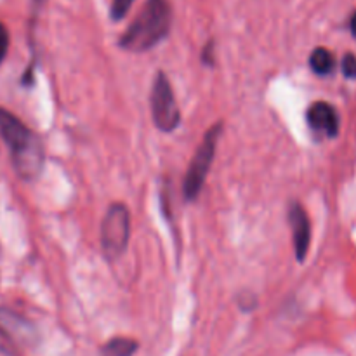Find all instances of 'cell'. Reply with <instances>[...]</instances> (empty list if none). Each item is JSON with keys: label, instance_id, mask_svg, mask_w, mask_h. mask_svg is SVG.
<instances>
[{"label": "cell", "instance_id": "11", "mask_svg": "<svg viewBox=\"0 0 356 356\" xmlns=\"http://www.w3.org/2000/svg\"><path fill=\"white\" fill-rule=\"evenodd\" d=\"M132 2H134V0H113V3H111V10H110L111 17H113L115 21H120L122 17L129 13Z\"/></svg>", "mask_w": 356, "mask_h": 356}, {"label": "cell", "instance_id": "4", "mask_svg": "<svg viewBox=\"0 0 356 356\" xmlns=\"http://www.w3.org/2000/svg\"><path fill=\"white\" fill-rule=\"evenodd\" d=\"M131 236V214L124 204L108 207L101 225V247L106 259L115 261L125 252Z\"/></svg>", "mask_w": 356, "mask_h": 356}, {"label": "cell", "instance_id": "7", "mask_svg": "<svg viewBox=\"0 0 356 356\" xmlns=\"http://www.w3.org/2000/svg\"><path fill=\"white\" fill-rule=\"evenodd\" d=\"M306 118H308V125L315 134L336 138L337 132H339V115H337L336 108L325 101L313 103L306 113Z\"/></svg>", "mask_w": 356, "mask_h": 356}, {"label": "cell", "instance_id": "1", "mask_svg": "<svg viewBox=\"0 0 356 356\" xmlns=\"http://www.w3.org/2000/svg\"><path fill=\"white\" fill-rule=\"evenodd\" d=\"M0 136L9 148L17 176L26 181L35 179L40 174L45 160L40 138L6 110H0Z\"/></svg>", "mask_w": 356, "mask_h": 356}, {"label": "cell", "instance_id": "3", "mask_svg": "<svg viewBox=\"0 0 356 356\" xmlns=\"http://www.w3.org/2000/svg\"><path fill=\"white\" fill-rule=\"evenodd\" d=\"M222 124H214L204 136V141L200 143L198 149L191 159L190 167H188L186 177H184V197L186 200H195L200 195L204 188L207 174L211 170L212 160L216 155V146H218L219 138H221Z\"/></svg>", "mask_w": 356, "mask_h": 356}, {"label": "cell", "instance_id": "5", "mask_svg": "<svg viewBox=\"0 0 356 356\" xmlns=\"http://www.w3.org/2000/svg\"><path fill=\"white\" fill-rule=\"evenodd\" d=\"M152 117L156 127L163 132H172L181 122V111L174 97L172 86L165 73L160 72L152 89Z\"/></svg>", "mask_w": 356, "mask_h": 356}, {"label": "cell", "instance_id": "10", "mask_svg": "<svg viewBox=\"0 0 356 356\" xmlns=\"http://www.w3.org/2000/svg\"><path fill=\"white\" fill-rule=\"evenodd\" d=\"M138 350V343L129 337H115L103 348V356H132Z\"/></svg>", "mask_w": 356, "mask_h": 356}, {"label": "cell", "instance_id": "9", "mask_svg": "<svg viewBox=\"0 0 356 356\" xmlns=\"http://www.w3.org/2000/svg\"><path fill=\"white\" fill-rule=\"evenodd\" d=\"M309 65H312V70L316 73V75H330L336 68V58H334L332 52L325 47H316L315 51L309 56Z\"/></svg>", "mask_w": 356, "mask_h": 356}, {"label": "cell", "instance_id": "15", "mask_svg": "<svg viewBox=\"0 0 356 356\" xmlns=\"http://www.w3.org/2000/svg\"><path fill=\"white\" fill-rule=\"evenodd\" d=\"M350 28H351V33H353V37L356 38V13L351 16V21H350Z\"/></svg>", "mask_w": 356, "mask_h": 356}, {"label": "cell", "instance_id": "12", "mask_svg": "<svg viewBox=\"0 0 356 356\" xmlns=\"http://www.w3.org/2000/svg\"><path fill=\"white\" fill-rule=\"evenodd\" d=\"M343 73L348 79H356V56L355 54H346L343 58Z\"/></svg>", "mask_w": 356, "mask_h": 356}, {"label": "cell", "instance_id": "6", "mask_svg": "<svg viewBox=\"0 0 356 356\" xmlns=\"http://www.w3.org/2000/svg\"><path fill=\"white\" fill-rule=\"evenodd\" d=\"M0 336L16 344H31L37 337L33 325L17 313L7 308H0Z\"/></svg>", "mask_w": 356, "mask_h": 356}, {"label": "cell", "instance_id": "14", "mask_svg": "<svg viewBox=\"0 0 356 356\" xmlns=\"http://www.w3.org/2000/svg\"><path fill=\"white\" fill-rule=\"evenodd\" d=\"M204 61L207 63V65H212V42L207 45V47H205V51H204Z\"/></svg>", "mask_w": 356, "mask_h": 356}, {"label": "cell", "instance_id": "16", "mask_svg": "<svg viewBox=\"0 0 356 356\" xmlns=\"http://www.w3.org/2000/svg\"><path fill=\"white\" fill-rule=\"evenodd\" d=\"M0 356H14V355L10 353V351H7V350H3V348H0Z\"/></svg>", "mask_w": 356, "mask_h": 356}, {"label": "cell", "instance_id": "13", "mask_svg": "<svg viewBox=\"0 0 356 356\" xmlns=\"http://www.w3.org/2000/svg\"><path fill=\"white\" fill-rule=\"evenodd\" d=\"M7 49H9V31H7V28L0 23V63L6 58Z\"/></svg>", "mask_w": 356, "mask_h": 356}, {"label": "cell", "instance_id": "8", "mask_svg": "<svg viewBox=\"0 0 356 356\" xmlns=\"http://www.w3.org/2000/svg\"><path fill=\"white\" fill-rule=\"evenodd\" d=\"M289 222L292 228L296 256L302 263L308 256L309 242H312V225H309V218L301 204H292L289 207Z\"/></svg>", "mask_w": 356, "mask_h": 356}, {"label": "cell", "instance_id": "2", "mask_svg": "<svg viewBox=\"0 0 356 356\" xmlns=\"http://www.w3.org/2000/svg\"><path fill=\"white\" fill-rule=\"evenodd\" d=\"M169 0H148L139 16L122 35L120 45L132 52H145L155 47L169 33L170 28Z\"/></svg>", "mask_w": 356, "mask_h": 356}]
</instances>
